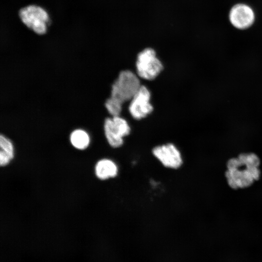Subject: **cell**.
<instances>
[{"label": "cell", "mask_w": 262, "mask_h": 262, "mask_svg": "<svg viewBox=\"0 0 262 262\" xmlns=\"http://www.w3.org/2000/svg\"><path fill=\"white\" fill-rule=\"evenodd\" d=\"M260 161L253 153H244L227 162L226 177L229 186L233 189L250 186L260 178Z\"/></svg>", "instance_id": "1"}, {"label": "cell", "mask_w": 262, "mask_h": 262, "mask_svg": "<svg viewBox=\"0 0 262 262\" xmlns=\"http://www.w3.org/2000/svg\"><path fill=\"white\" fill-rule=\"evenodd\" d=\"M140 79L131 70L121 71L112 85L110 98L122 104L129 102L142 85Z\"/></svg>", "instance_id": "2"}, {"label": "cell", "mask_w": 262, "mask_h": 262, "mask_svg": "<svg viewBox=\"0 0 262 262\" xmlns=\"http://www.w3.org/2000/svg\"><path fill=\"white\" fill-rule=\"evenodd\" d=\"M136 73L140 79L147 81L155 80L164 69L162 62L154 49L147 48L137 55L135 62Z\"/></svg>", "instance_id": "3"}, {"label": "cell", "mask_w": 262, "mask_h": 262, "mask_svg": "<svg viewBox=\"0 0 262 262\" xmlns=\"http://www.w3.org/2000/svg\"><path fill=\"white\" fill-rule=\"evenodd\" d=\"M104 131L110 146L118 148L124 144V138L130 134L131 128L127 120L121 116H111L105 119Z\"/></svg>", "instance_id": "4"}, {"label": "cell", "mask_w": 262, "mask_h": 262, "mask_svg": "<svg viewBox=\"0 0 262 262\" xmlns=\"http://www.w3.org/2000/svg\"><path fill=\"white\" fill-rule=\"evenodd\" d=\"M19 16L22 22L35 33L42 35L47 32L49 18L47 11L41 7L26 6L19 10Z\"/></svg>", "instance_id": "5"}, {"label": "cell", "mask_w": 262, "mask_h": 262, "mask_svg": "<svg viewBox=\"0 0 262 262\" xmlns=\"http://www.w3.org/2000/svg\"><path fill=\"white\" fill-rule=\"evenodd\" d=\"M151 98L150 90L146 86L142 85L129 101L128 111L133 119L141 120L152 113L154 107Z\"/></svg>", "instance_id": "6"}, {"label": "cell", "mask_w": 262, "mask_h": 262, "mask_svg": "<svg viewBox=\"0 0 262 262\" xmlns=\"http://www.w3.org/2000/svg\"><path fill=\"white\" fill-rule=\"evenodd\" d=\"M154 157L165 167L177 169L183 164L180 151L174 144L167 143L154 147L152 149Z\"/></svg>", "instance_id": "7"}, {"label": "cell", "mask_w": 262, "mask_h": 262, "mask_svg": "<svg viewBox=\"0 0 262 262\" xmlns=\"http://www.w3.org/2000/svg\"><path fill=\"white\" fill-rule=\"evenodd\" d=\"M229 19L231 24L236 28L244 30L250 27L255 20V14L248 5L239 3L230 9Z\"/></svg>", "instance_id": "8"}, {"label": "cell", "mask_w": 262, "mask_h": 262, "mask_svg": "<svg viewBox=\"0 0 262 262\" xmlns=\"http://www.w3.org/2000/svg\"><path fill=\"white\" fill-rule=\"evenodd\" d=\"M95 174L101 180L115 178L118 173L117 164L113 160L103 159L98 161L95 167Z\"/></svg>", "instance_id": "9"}, {"label": "cell", "mask_w": 262, "mask_h": 262, "mask_svg": "<svg viewBox=\"0 0 262 262\" xmlns=\"http://www.w3.org/2000/svg\"><path fill=\"white\" fill-rule=\"evenodd\" d=\"M0 165L8 164L14 157V147L11 141L4 136H0Z\"/></svg>", "instance_id": "10"}, {"label": "cell", "mask_w": 262, "mask_h": 262, "mask_svg": "<svg viewBox=\"0 0 262 262\" xmlns=\"http://www.w3.org/2000/svg\"><path fill=\"white\" fill-rule=\"evenodd\" d=\"M70 140L74 147L80 150L85 149L90 142L88 134L86 131L81 129H77L72 132Z\"/></svg>", "instance_id": "11"}, {"label": "cell", "mask_w": 262, "mask_h": 262, "mask_svg": "<svg viewBox=\"0 0 262 262\" xmlns=\"http://www.w3.org/2000/svg\"><path fill=\"white\" fill-rule=\"evenodd\" d=\"M122 106L123 104L111 98H109L105 103V107L112 116L120 115Z\"/></svg>", "instance_id": "12"}]
</instances>
